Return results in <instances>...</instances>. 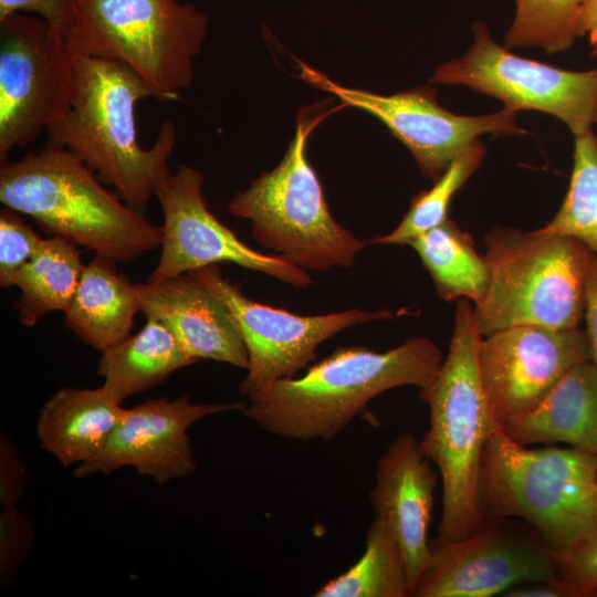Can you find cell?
Segmentation results:
<instances>
[{
	"instance_id": "6da1fadb",
	"label": "cell",
	"mask_w": 597,
	"mask_h": 597,
	"mask_svg": "<svg viewBox=\"0 0 597 597\" xmlns=\"http://www.w3.org/2000/svg\"><path fill=\"white\" fill-rule=\"evenodd\" d=\"M442 362L438 346L421 336L386 352L338 347L303 376L279 379L248 399L242 412L282 439L329 441L376 396L402 386H429Z\"/></svg>"
},
{
	"instance_id": "7a4b0ae2",
	"label": "cell",
	"mask_w": 597,
	"mask_h": 597,
	"mask_svg": "<svg viewBox=\"0 0 597 597\" xmlns=\"http://www.w3.org/2000/svg\"><path fill=\"white\" fill-rule=\"evenodd\" d=\"M150 96L149 86L126 65L76 54L71 106L45 130L48 144L73 153L142 213L170 176L176 145L172 121L161 123L150 148L138 143L136 105Z\"/></svg>"
},
{
	"instance_id": "3957f363",
	"label": "cell",
	"mask_w": 597,
	"mask_h": 597,
	"mask_svg": "<svg viewBox=\"0 0 597 597\" xmlns=\"http://www.w3.org/2000/svg\"><path fill=\"white\" fill-rule=\"evenodd\" d=\"M0 201L38 227L118 263L157 249L161 227L149 221L70 150L46 144L20 160L1 161Z\"/></svg>"
},
{
	"instance_id": "277c9868",
	"label": "cell",
	"mask_w": 597,
	"mask_h": 597,
	"mask_svg": "<svg viewBox=\"0 0 597 597\" xmlns=\"http://www.w3.org/2000/svg\"><path fill=\"white\" fill-rule=\"evenodd\" d=\"M482 338L469 300L458 301L449 350L419 397L429 407V428L420 440L442 484L436 537L461 540L482 523L479 479L483 451L494 425L482 387L478 349Z\"/></svg>"
},
{
	"instance_id": "5b68a950",
	"label": "cell",
	"mask_w": 597,
	"mask_h": 597,
	"mask_svg": "<svg viewBox=\"0 0 597 597\" xmlns=\"http://www.w3.org/2000/svg\"><path fill=\"white\" fill-rule=\"evenodd\" d=\"M483 517H514L534 527L555 556L597 531L596 453L572 447L530 449L494 422L480 470Z\"/></svg>"
},
{
	"instance_id": "8992f818",
	"label": "cell",
	"mask_w": 597,
	"mask_h": 597,
	"mask_svg": "<svg viewBox=\"0 0 597 597\" xmlns=\"http://www.w3.org/2000/svg\"><path fill=\"white\" fill-rule=\"evenodd\" d=\"M484 244L490 282L473 307L482 337L526 325L577 328L594 252L575 238L542 228L493 227Z\"/></svg>"
},
{
	"instance_id": "52a82bcc",
	"label": "cell",
	"mask_w": 597,
	"mask_h": 597,
	"mask_svg": "<svg viewBox=\"0 0 597 597\" xmlns=\"http://www.w3.org/2000/svg\"><path fill=\"white\" fill-rule=\"evenodd\" d=\"M208 15L177 0H73L66 40L76 54L132 69L160 102L189 87Z\"/></svg>"
},
{
	"instance_id": "ba28073f",
	"label": "cell",
	"mask_w": 597,
	"mask_h": 597,
	"mask_svg": "<svg viewBox=\"0 0 597 597\" xmlns=\"http://www.w3.org/2000/svg\"><path fill=\"white\" fill-rule=\"evenodd\" d=\"M312 126L301 119L283 160L251 180L229 202L231 214L251 222L254 240L305 271L350 268L366 242L331 214L306 157Z\"/></svg>"
},
{
	"instance_id": "9c48e42d",
	"label": "cell",
	"mask_w": 597,
	"mask_h": 597,
	"mask_svg": "<svg viewBox=\"0 0 597 597\" xmlns=\"http://www.w3.org/2000/svg\"><path fill=\"white\" fill-rule=\"evenodd\" d=\"M74 81L75 54L62 32L23 12L0 20V161L65 114Z\"/></svg>"
},
{
	"instance_id": "30bf717a",
	"label": "cell",
	"mask_w": 597,
	"mask_h": 597,
	"mask_svg": "<svg viewBox=\"0 0 597 597\" xmlns=\"http://www.w3.org/2000/svg\"><path fill=\"white\" fill-rule=\"evenodd\" d=\"M473 33L472 45L461 57L440 65L431 83L468 86L513 113L551 114L574 136L597 123V69L567 71L516 55L491 38L483 21L473 23Z\"/></svg>"
},
{
	"instance_id": "8fae6325",
	"label": "cell",
	"mask_w": 597,
	"mask_h": 597,
	"mask_svg": "<svg viewBox=\"0 0 597 597\" xmlns=\"http://www.w3.org/2000/svg\"><path fill=\"white\" fill-rule=\"evenodd\" d=\"M188 275L224 305L247 347L249 366L239 391L248 399L274 381L292 378L306 368L315 359L317 347L338 332L397 315L388 310L360 308L300 315L250 300L222 275L218 264Z\"/></svg>"
},
{
	"instance_id": "7c38bea8",
	"label": "cell",
	"mask_w": 597,
	"mask_h": 597,
	"mask_svg": "<svg viewBox=\"0 0 597 597\" xmlns=\"http://www.w3.org/2000/svg\"><path fill=\"white\" fill-rule=\"evenodd\" d=\"M411 597H490L520 584L557 577V562L538 532L514 517H483L457 541L434 537Z\"/></svg>"
},
{
	"instance_id": "4fadbf2b",
	"label": "cell",
	"mask_w": 597,
	"mask_h": 597,
	"mask_svg": "<svg viewBox=\"0 0 597 597\" xmlns=\"http://www.w3.org/2000/svg\"><path fill=\"white\" fill-rule=\"evenodd\" d=\"M203 174L180 165L159 186L163 213L160 256L148 281L155 282L229 262L275 277L293 287L314 284L307 271L280 254H263L238 238L208 208Z\"/></svg>"
},
{
	"instance_id": "5bb4252c",
	"label": "cell",
	"mask_w": 597,
	"mask_h": 597,
	"mask_svg": "<svg viewBox=\"0 0 597 597\" xmlns=\"http://www.w3.org/2000/svg\"><path fill=\"white\" fill-rule=\"evenodd\" d=\"M300 77L337 96L345 105L358 107L383 122L411 151L422 175L437 180L451 161L483 134L522 135L527 130L515 122L516 113L500 112L463 116L441 107L430 85L380 95L349 88L298 62Z\"/></svg>"
},
{
	"instance_id": "9a60e30c",
	"label": "cell",
	"mask_w": 597,
	"mask_h": 597,
	"mask_svg": "<svg viewBox=\"0 0 597 597\" xmlns=\"http://www.w3.org/2000/svg\"><path fill=\"white\" fill-rule=\"evenodd\" d=\"M590 360L586 331L515 326L483 336L478 349L482 387L502 428L521 419L574 366Z\"/></svg>"
},
{
	"instance_id": "2e32d148",
	"label": "cell",
	"mask_w": 597,
	"mask_h": 597,
	"mask_svg": "<svg viewBox=\"0 0 597 597\" xmlns=\"http://www.w3.org/2000/svg\"><path fill=\"white\" fill-rule=\"evenodd\" d=\"M245 404H198L188 394L169 400H146L123 416L102 451L76 465L77 479L111 474L132 467L139 475L164 484L192 475L197 470L188 429L198 420L227 411H242Z\"/></svg>"
},
{
	"instance_id": "e0dca14e",
	"label": "cell",
	"mask_w": 597,
	"mask_h": 597,
	"mask_svg": "<svg viewBox=\"0 0 597 597\" xmlns=\"http://www.w3.org/2000/svg\"><path fill=\"white\" fill-rule=\"evenodd\" d=\"M412 432L397 434L377 462L369 501L390 524L404 553L411 590L427 567L428 537L439 479Z\"/></svg>"
},
{
	"instance_id": "ac0fdd59",
	"label": "cell",
	"mask_w": 597,
	"mask_h": 597,
	"mask_svg": "<svg viewBox=\"0 0 597 597\" xmlns=\"http://www.w3.org/2000/svg\"><path fill=\"white\" fill-rule=\"evenodd\" d=\"M135 291L139 312L166 325L193 359L247 370L248 350L229 312L188 274L136 283Z\"/></svg>"
},
{
	"instance_id": "d6986e66",
	"label": "cell",
	"mask_w": 597,
	"mask_h": 597,
	"mask_svg": "<svg viewBox=\"0 0 597 597\" xmlns=\"http://www.w3.org/2000/svg\"><path fill=\"white\" fill-rule=\"evenodd\" d=\"M121 404L103 386L57 390L38 416L41 447L65 468L93 459L119 422Z\"/></svg>"
},
{
	"instance_id": "ffe728a7",
	"label": "cell",
	"mask_w": 597,
	"mask_h": 597,
	"mask_svg": "<svg viewBox=\"0 0 597 597\" xmlns=\"http://www.w3.org/2000/svg\"><path fill=\"white\" fill-rule=\"evenodd\" d=\"M503 431L523 444L566 443L597 452V366L583 362L570 368L531 412Z\"/></svg>"
},
{
	"instance_id": "44dd1931",
	"label": "cell",
	"mask_w": 597,
	"mask_h": 597,
	"mask_svg": "<svg viewBox=\"0 0 597 597\" xmlns=\"http://www.w3.org/2000/svg\"><path fill=\"white\" fill-rule=\"evenodd\" d=\"M118 262L104 255L84 265L64 324L83 343L104 352L130 335L139 312L135 284L117 271Z\"/></svg>"
},
{
	"instance_id": "7402d4cb",
	"label": "cell",
	"mask_w": 597,
	"mask_h": 597,
	"mask_svg": "<svg viewBox=\"0 0 597 597\" xmlns=\"http://www.w3.org/2000/svg\"><path fill=\"white\" fill-rule=\"evenodd\" d=\"M195 363L166 325L147 318L137 334L102 352L96 371L104 378L102 386L123 402Z\"/></svg>"
},
{
	"instance_id": "603a6c76",
	"label": "cell",
	"mask_w": 597,
	"mask_h": 597,
	"mask_svg": "<svg viewBox=\"0 0 597 597\" xmlns=\"http://www.w3.org/2000/svg\"><path fill=\"white\" fill-rule=\"evenodd\" d=\"M84 264L77 244L51 235L13 276L12 286L20 290L14 302L19 322L34 326L53 311L65 312L76 292Z\"/></svg>"
},
{
	"instance_id": "cb8c5ba5",
	"label": "cell",
	"mask_w": 597,
	"mask_h": 597,
	"mask_svg": "<svg viewBox=\"0 0 597 597\" xmlns=\"http://www.w3.org/2000/svg\"><path fill=\"white\" fill-rule=\"evenodd\" d=\"M409 245L418 253L441 300L465 298L473 305L483 300L490 282L486 259L475 250L470 233L449 217Z\"/></svg>"
},
{
	"instance_id": "d4e9b609",
	"label": "cell",
	"mask_w": 597,
	"mask_h": 597,
	"mask_svg": "<svg viewBox=\"0 0 597 597\" xmlns=\"http://www.w3.org/2000/svg\"><path fill=\"white\" fill-rule=\"evenodd\" d=\"M315 597H409L411 587L400 544L386 517L375 514L360 558L318 587Z\"/></svg>"
},
{
	"instance_id": "484cf974",
	"label": "cell",
	"mask_w": 597,
	"mask_h": 597,
	"mask_svg": "<svg viewBox=\"0 0 597 597\" xmlns=\"http://www.w3.org/2000/svg\"><path fill=\"white\" fill-rule=\"evenodd\" d=\"M486 153L478 139L459 154L434 180V185L418 192L399 224L389 233L375 235L367 242L383 245L409 244L412 240L442 223L448 218V208L453 195L480 167Z\"/></svg>"
},
{
	"instance_id": "4316f807",
	"label": "cell",
	"mask_w": 597,
	"mask_h": 597,
	"mask_svg": "<svg viewBox=\"0 0 597 597\" xmlns=\"http://www.w3.org/2000/svg\"><path fill=\"white\" fill-rule=\"evenodd\" d=\"M574 137L568 190L556 214L542 229L575 238L597 254V138L591 129Z\"/></svg>"
},
{
	"instance_id": "83f0119b",
	"label": "cell",
	"mask_w": 597,
	"mask_h": 597,
	"mask_svg": "<svg viewBox=\"0 0 597 597\" xmlns=\"http://www.w3.org/2000/svg\"><path fill=\"white\" fill-rule=\"evenodd\" d=\"M516 12L504 46L568 50L582 35V0H515Z\"/></svg>"
},
{
	"instance_id": "f1b7e54d",
	"label": "cell",
	"mask_w": 597,
	"mask_h": 597,
	"mask_svg": "<svg viewBox=\"0 0 597 597\" xmlns=\"http://www.w3.org/2000/svg\"><path fill=\"white\" fill-rule=\"evenodd\" d=\"M42 238L19 212L4 207L0 211V285L11 287L15 273L31 260Z\"/></svg>"
},
{
	"instance_id": "f546056e",
	"label": "cell",
	"mask_w": 597,
	"mask_h": 597,
	"mask_svg": "<svg viewBox=\"0 0 597 597\" xmlns=\"http://www.w3.org/2000/svg\"><path fill=\"white\" fill-rule=\"evenodd\" d=\"M34 537L33 523L17 505L0 513V584L10 586L28 559Z\"/></svg>"
},
{
	"instance_id": "4dcf8cb0",
	"label": "cell",
	"mask_w": 597,
	"mask_h": 597,
	"mask_svg": "<svg viewBox=\"0 0 597 597\" xmlns=\"http://www.w3.org/2000/svg\"><path fill=\"white\" fill-rule=\"evenodd\" d=\"M557 577L577 597L597 596V531L569 552L557 555Z\"/></svg>"
},
{
	"instance_id": "1f68e13d",
	"label": "cell",
	"mask_w": 597,
	"mask_h": 597,
	"mask_svg": "<svg viewBox=\"0 0 597 597\" xmlns=\"http://www.w3.org/2000/svg\"><path fill=\"white\" fill-rule=\"evenodd\" d=\"M25 467L12 440L0 434V504L17 505L25 488Z\"/></svg>"
},
{
	"instance_id": "d6a6232c",
	"label": "cell",
	"mask_w": 597,
	"mask_h": 597,
	"mask_svg": "<svg viewBox=\"0 0 597 597\" xmlns=\"http://www.w3.org/2000/svg\"><path fill=\"white\" fill-rule=\"evenodd\" d=\"M14 12L39 14L66 36L73 17V0H0V20Z\"/></svg>"
},
{
	"instance_id": "836d02e7",
	"label": "cell",
	"mask_w": 597,
	"mask_h": 597,
	"mask_svg": "<svg viewBox=\"0 0 597 597\" xmlns=\"http://www.w3.org/2000/svg\"><path fill=\"white\" fill-rule=\"evenodd\" d=\"M585 314L590 360L597 366V254L593 255L586 281Z\"/></svg>"
},
{
	"instance_id": "e575fe53",
	"label": "cell",
	"mask_w": 597,
	"mask_h": 597,
	"mask_svg": "<svg viewBox=\"0 0 597 597\" xmlns=\"http://www.w3.org/2000/svg\"><path fill=\"white\" fill-rule=\"evenodd\" d=\"M504 597H577L575 590L559 578L535 580L511 587Z\"/></svg>"
},
{
	"instance_id": "d590c367",
	"label": "cell",
	"mask_w": 597,
	"mask_h": 597,
	"mask_svg": "<svg viewBox=\"0 0 597 597\" xmlns=\"http://www.w3.org/2000/svg\"><path fill=\"white\" fill-rule=\"evenodd\" d=\"M582 35H588L590 55L597 57V0H582Z\"/></svg>"
},
{
	"instance_id": "8d00e7d4",
	"label": "cell",
	"mask_w": 597,
	"mask_h": 597,
	"mask_svg": "<svg viewBox=\"0 0 597 597\" xmlns=\"http://www.w3.org/2000/svg\"><path fill=\"white\" fill-rule=\"evenodd\" d=\"M596 459H597V452H596Z\"/></svg>"
}]
</instances>
